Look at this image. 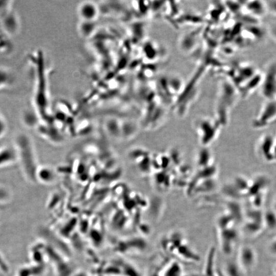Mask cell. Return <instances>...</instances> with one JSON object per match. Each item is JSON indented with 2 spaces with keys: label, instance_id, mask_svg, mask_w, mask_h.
Returning <instances> with one entry per match:
<instances>
[{
  "label": "cell",
  "instance_id": "8992f818",
  "mask_svg": "<svg viewBox=\"0 0 276 276\" xmlns=\"http://www.w3.org/2000/svg\"><path fill=\"white\" fill-rule=\"evenodd\" d=\"M270 33L271 37L276 41V23L271 25L270 28Z\"/></svg>",
  "mask_w": 276,
  "mask_h": 276
},
{
  "label": "cell",
  "instance_id": "277c9868",
  "mask_svg": "<svg viewBox=\"0 0 276 276\" xmlns=\"http://www.w3.org/2000/svg\"><path fill=\"white\" fill-rule=\"evenodd\" d=\"M8 74H9L8 72L3 69H0V88L1 87L3 88V86L2 85H5L8 84V82H9L10 81L9 79L11 80L10 76L5 78H2L3 77H4Z\"/></svg>",
  "mask_w": 276,
  "mask_h": 276
},
{
  "label": "cell",
  "instance_id": "5b68a950",
  "mask_svg": "<svg viewBox=\"0 0 276 276\" xmlns=\"http://www.w3.org/2000/svg\"><path fill=\"white\" fill-rule=\"evenodd\" d=\"M265 4L267 10L276 15V1L266 2Z\"/></svg>",
  "mask_w": 276,
  "mask_h": 276
},
{
  "label": "cell",
  "instance_id": "6da1fadb",
  "mask_svg": "<svg viewBox=\"0 0 276 276\" xmlns=\"http://www.w3.org/2000/svg\"><path fill=\"white\" fill-rule=\"evenodd\" d=\"M237 262L246 274L251 272L258 262L256 250L248 245H242L239 248Z\"/></svg>",
  "mask_w": 276,
  "mask_h": 276
},
{
  "label": "cell",
  "instance_id": "3957f363",
  "mask_svg": "<svg viewBox=\"0 0 276 276\" xmlns=\"http://www.w3.org/2000/svg\"><path fill=\"white\" fill-rule=\"evenodd\" d=\"M258 2H250L247 5V9L251 13L256 15H261L263 14L264 11L267 10L266 4L258 3Z\"/></svg>",
  "mask_w": 276,
  "mask_h": 276
},
{
  "label": "cell",
  "instance_id": "7a4b0ae2",
  "mask_svg": "<svg viewBox=\"0 0 276 276\" xmlns=\"http://www.w3.org/2000/svg\"><path fill=\"white\" fill-rule=\"evenodd\" d=\"M275 68H269L267 72L262 86V93L268 99H274L276 96V73Z\"/></svg>",
  "mask_w": 276,
  "mask_h": 276
}]
</instances>
